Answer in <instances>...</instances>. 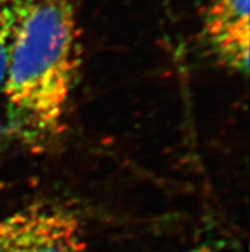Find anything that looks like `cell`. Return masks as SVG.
<instances>
[{
  "label": "cell",
  "instance_id": "obj_1",
  "mask_svg": "<svg viewBox=\"0 0 250 252\" xmlns=\"http://www.w3.org/2000/svg\"><path fill=\"white\" fill-rule=\"evenodd\" d=\"M73 0H25L10 44L3 96L8 131L33 151L65 129L81 64Z\"/></svg>",
  "mask_w": 250,
  "mask_h": 252
},
{
  "label": "cell",
  "instance_id": "obj_2",
  "mask_svg": "<svg viewBox=\"0 0 250 252\" xmlns=\"http://www.w3.org/2000/svg\"><path fill=\"white\" fill-rule=\"evenodd\" d=\"M0 252H87L82 220L60 202H32L0 218Z\"/></svg>",
  "mask_w": 250,
  "mask_h": 252
},
{
  "label": "cell",
  "instance_id": "obj_3",
  "mask_svg": "<svg viewBox=\"0 0 250 252\" xmlns=\"http://www.w3.org/2000/svg\"><path fill=\"white\" fill-rule=\"evenodd\" d=\"M249 0H211L203 16V37L227 69L249 72Z\"/></svg>",
  "mask_w": 250,
  "mask_h": 252
},
{
  "label": "cell",
  "instance_id": "obj_4",
  "mask_svg": "<svg viewBox=\"0 0 250 252\" xmlns=\"http://www.w3.org/2000/svg\"><path fill=\"white\" fill-rule=\"evenodd\" d=\"M25 0H0V97L3 94L10 44Z\"/></svg>",
  "mask_w": 250,
  "mask_h": 252
},
{
  "label": "cell",
  "instance_id": "obj_5",
  "mask_svg": "<svg viewBox=\"0 0 250 252\" xmlns=\"http://www.w3.org/2000/svg\"><path fill=\"white\" fill-rule=\"evenodd\" d=\"M176 252H223L222 250H220V246H215V245H211V243H204V245H200V246L192 247V249L183 250V251H176Z\"/></svg>",
  "mask_w": 250,
  "mask_h": 252
}]
</instances>
